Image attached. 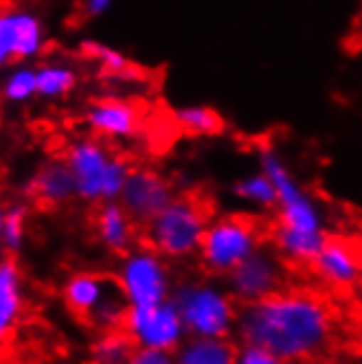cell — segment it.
Returning a JSON list of instances; mask_svg holds the SVG:
<instances>
[{
    "mask_svg": "<svg viewBox=\"0 0 362 364\" xmlns=\"http://www.w3.org/2000/svg\"><path fill=\"white\" fill-rule=\"evenodd\" d=\"M345 301L309 281H297L264 301L238 307L244 345L299 364H325L347 345Z\"/></svg>",
    "mask_w": 362,
    "mask_h": 364,
    "instance_id": "cell-1",
    "label": "cell"
},
{
    "mask_svg": "<svg viewBox=\"0 0 362 364\" xmlns=\"http://www.w3.org/2000/svg\"><path fill=\"white\" fill-rule=\"evenodd\" d=\"M213 211V200L206 198V193H180L165 206L159 218H154L141 230V246L169 259L189 257L198 252Z\"/></svg>",
    "mask_w": 362,
    "mask_h": 364,
    "instance_id": "cell-2",
    "label": "cell"
},
{
    "mask_svg": "<svg viewBox=\"0 0 362 364\" xmlns=\"http://www.w3.org/2000/svg\"><path fill=\"white\" fill-rule=\"evenodd\" d=\"M62 159L75 178L77 200L88 204L115 202L121 198L132 167L123 156L115 154L101 139H80L66 147Z\"/></svg>",
    "mask_w": 362,
    "mask_h": 364,
    "instance_id": "cell-3",
    "label": "cell"
},
{
    "mask_svg": "<svg viewBox=\"0 0 362 364\" xmlns=\"http://www.w3.org/2000/svg\"><path fill=\"white\" fill-rule=\"evenodd\" d=\"M270 230L272 220L248 213H230L209 224L198 248L204 272L228 274L246 257L270 242Z\"/></svg>",
    "mask_w": 362,
    "mask_h": 364,
    "instance_id": "cell-4",
    "label": "cell"
},
{
    "mask_svg": "<svg viewBox=\"0 0 362 364\" xmlns=\"http://www.w3.org/2000/svg\"><path fill=\"white\" fill-rule=\"evenodd\" d=\"M183 325L198 338H222L238 321V303L204 283H180L171 294Z\"/></svg>",
    "mask_w": 362,
    "mask_h": 364,
    "instance_id": "cell-5",
    "label": "cell"
},
{
    "mask_svg": "<svg viewBox=\"0 0 362 364\" xmlns=\"http://www.w3.org/2000/svg\"><path fill=\"white\" fill-rule=\"evenodd\" d=\"M226 279L230 290L228 296L238 303V307L264 301L299 281L277 252L268 255L262 248L246 257L238 268H233Z\"/></svg>",
    "mask_w": 362,
    "mask_h": 364,
    "instance_id": "cell-6",
    "label": "cell"
},
{
    "mask_svg": "<svg viewBox=\"0 0 362 364\" xmlns=\"http://www.w3.org/2000/svg\"><path fill=\"white\" fill-rule=\"evenodd\" d=\"M115 277L132 307H151L167 301V268L161 255L145 246L121 257Z\"/></svg>",
    "mask_w": 362,
    "mask_h": 364,
    "instance_id": "cell-7",
    "label": "cell"
},
{
    "mask_svg": "<svg viewBox=\"0 0 362 364\" xmlns=\"http://www.w3.org/2000/svg\"><path fill=\"white\" fill-rule=\"evenodd\" d=\"M46 46L40 16L24 7H0V70L36 60Z\"/></svg>",
    "mask_w": 362,
    "mask_h": 364,
    "instance_id": "cell-8",
    "label": "cell"
},
{
    "mask_svg": "<svg viewBox=\"0 0 362 364\" xmlns=\"http://www.w3.org/2000/svg\"><path fill=\"white\" fill-rule=\"evenodd\" d=\"M174 198V189L165 176L147 167H132L119 202L130 213V218L141 228H145L154 218L163 213V209Z\"/></svg>",
    "mask_w": 362,
    "mask_h": 364,
    "instance_id": "cell-9",
    "label": "cell"
},
{
    "mask_svg": "<svg viewBox=\"0 0 362 364\" xmlns=\"http://www.w3.org/2000/svg\"><path fill=\"white\" fill-rule=\"evenodd\" d=\"M183 327V318L174 303L165 301L151 307H130L123 329L134 338L139 347L169 351L180 343Z\"/></svg>",
    "mask_w": 362,
    "mask_h": 364,
    "instance_id": "cell-10",
    "label": "cell"
},
{
    "mask_svg": "<svg viewBox=\"0 0 362 364\" xmlns=\"http://www.w3.org/2000/svg\"><path fill=\"white\" fill-rule=\"evenodd\" d=\"M119 281L115 272H95V270H80L66 277L62 285V301L70 314L88 327L95 311L103 305L115 290Z\"/></svg>",
    "mask_w": 362,
    "mask_h": 364,
    "instance_id": "cell-11",
    "label": "cell"
},
{
    "mask_svg": "<svg viewBox=\"0 0 362 364\" xmlns=\"http://www.w3.org/2000/svg\"><path fill=\"white\" fill-rule=\"evenodd\" d=\"M92 230L97 242L115 257H125L141 246V226L130 218L121 202H103L95 206Z\"/></svg>",
    "mask_w": 362,
    "mask_h": 364,
    "instance_id": "cell-12",
    "label": "cell"
},
{
    "mask_svg": "<svg viewBox=\"0 0 362 364\" xmlns=\"http://www.w3.org/2000/svg\"><path fill=\"white\" fill-rule=\"evenodd\" d=\"M22 193L27 202L44 206V209H62L77 200L75 178L64 159H50L42 163L24 182Z\"/></svg>",
    "mask_w": 362,
    "mask_h": 364,
    "instance_id": "cell-13",
    "label": "cell"
},
{
    "mask_svg": "<svg viewBox=\"0 0 362 364\" xmlns=\"http://www.w3.org/2000/svg\"><path fill=\"white\" fill-rule=\"evenodd\" d=\"M86 123L97 139L123 141L139 134L143 119H141V110L132 101L119 97H106L95 101L88 108Z\"/></svg>",
    "mask_w": 362,
    "mask_h": 364,
    "instance_id": "cell-14",
    "label": "cell"
},
{
    "mask_svg": "<svg viewBox=\"0 0 362 364\" xmlns=\"http://www.w3.org/2000/svg\"><path fill=\"white\" fill-rule=\"evenodd\" d=\"M24 311H27V285L22 268L14 257L0 262V349L9 347Z\"/></svg>",
    "mask_w": 362,
    "mask_h": 364,
    "instance_id": "cell-15",
    "label": "cell"
},
{
    "mask_svg": "<svg viewBox=\"0 0 362 364\" xmlns=\"http://www.w3.org/2000/svg\"><path fill=\"white\" fill-rule=\"evenodd\" d=\"M240 349L222 338H196L178 353L176 364H238Z\"/></svg>",
    "mask_w": 362,
    "mask_h": 364,
    "instance_id": "cell-16",
    "label": "cell"
},
{
    "mask_svg": "<svg viewBox=\"0 0 362 364\" xmlns=\"http://www.w3.org/2000/svg\"><path fill=\"white\" fill-rule=\"evenodd\" d=\"M137 347L134 338L125 329L101 331L90 345L88 364H127Z\"/></svg>",
    "mask_w": 362,
    "mask_h": 364,
    "instance_id": "cell-17",
    "label": "cell"
},
{
    "mask_svg": "<svg viewBox=\"0 0 362 364\" xmlns=\"http://www.w3.org/2000/svg\"><path fill=\"white\" fill-rule=\"evenodd\" d=\"M38 75V97L40 99H62L77 86V73L64 62H44L36 66Z\"/></svg>",
    "mask_w": 362,
    "mask_h": 364,
    "instance_id": "cell-18",
    "label": "cell"
},
{
    "mask_svg": "<svg viewBox=\"0 0 362 364\" xmlns=\"http://www.w3.org/2000/svg\"><path fill=\"white\" fill-rule=\"evenodd\" d=\"M82 53L84 58L92 60L99 66V70L106 73L108 77H117V80H134V77H139L137 66L110 44L88 40L82 44Z\"/></svg>",
    "mask_w": 362,
    "mask_h": 364,
    "instance_id": "cell-19",
    "label": "cell"
},
{
    "mask_svg": "<svg viewBox=\"0 0 362 364\" xmlns=\"http://www.w3.org/2000/svg\"><path fill=\"white\" fill-rule=\"evenodd\" d=\"M31 202L18 200L9 202L5 209V224H3V246L9 257L18 255L24 244H27V232H29V215H31Z\"/></svg>",
    "mask_w": 362,
    "mask_h": 364,
    "instance_id": "cell-20",
    "label": "cell"
},
{
    "mask_svg": "<svg viewBox=\"0 0 362 364\" xmlns=\"http://www.w3.org/2000/svg\"><path fill=\"white\" fill-rule=\"evenodd\" d=\"M0 97L9 103H24L38 97V75L36 66L16 64L0 80Z\"/></svg>",
    "mask_w": 362,
    "mask_h": 364,
    "instance_id": "cell-21",
    "label": "cell"
},
{
    "mask_svg": "<svg viewBox=\"0 0 362 364\" xmlns=\"http://www.w3.org/2000/svg\"><path fill=\"white\" fill-rule=\"evenodd\" d=\"M176 127H180L183 132L193 134V136H209V134H218L222 132L224 121L220 119V114L211 108L204 106H189L178 110L174 117Z\"/></svg>",
    "mask_w": 362,
    "mask_h": 364,
    "instance_id": "cell-22",
    "label": "cell"
},
{
    "mask_svg": "<svg viewBox=\"0 0 362 364\" xmlns=\"http://www.w3.org/2000/svg\"><path fill=\"white\" fill-rule=\"evenodd\" d=\"M235 193L240 198L248 200V202L266 206V209H272V206H277V202H279L277 189H275L272 180L266 173L250 176V178L238 182V185H235Z\"/></svg>",
    "mask_w": 362,
    "mask_h": 364,
    "instance_id": "cell-23",
    "label": "cell"
},
{
    "mask_svg": "<svg viewBox=\"0 0 362 364\" xmlns=\"http://www.w3.org/2000/svg\"><path fill=\"white\" fill-rule=\"evenodd\" d=\"M238 364H299V362H290V360H283L275 353H268L264 349H257V347H244L240 349L238 355Z\"/></svg>",
    "mask_w": 362,
    "mask_h": 364,
    "instance_id": "cell-24",
    "label": "cell"
},
{
    "mask_svg": "<svg viewBox=\"0 0 362 364\" xmlns=\"http://www.w3.org/2000/svg\"><path fill=\"white\" fill-rule=\"evenodd\" d=\"M127 364H176L169 355V351L149 349V347H137Z\"/></svg>",
    "mask_w": 362,
    "mask_h": 364,
    "instance_id": "cell-25",
    "label": "cell"
},
{
    "mask_svg": "<svg viewBox=\"0 0 362 364\" xmlns=\"http://www.w3.org/2000/svg\"><path fill=\"white\" fill-rule=\"evenodd\" d=\"M115 0H82L84 5V14L90 16V18H97V16H103L110 7H112Z\"/></svg>",
    "mask_w": 362,
    "mask_h": 364,
    "instance_id": "cell-26",
    "label": "cell"
},
{
    "mask_svg": "<svg viewBox=\"0 0 362 364\" xmlns=\"http://www.w3.org/2000/svg\"><path fill=\"white\" fill-rule=\"evenodd\" d=\"M0 364H33V362L22 358L18 351H11L9 347H3L0 349Z\"/></svg>",
    "mask_w": 362,
    "mask_h": 364,
    "instance_id": "cell-27",
    "label": "cell"
},
{
    "mask_svg": "<svg viewBox=\"0 0 362 364\" xmlns=\"http://www.w3.org/2000/svg\"><path fill=\"white\" fill-rule=\"evenodd\" d=\"M5 209H7V204L0 202V237H3V224H5ZM3 242V240H0Z\"/></svg>",
    "mask_w": 362,
    "mask_h": 364,
    "instance_id": "cell-28",
    "label": "cell"
},
{
    "mask_svg": "<svg viewBox=\"0 0 362 364\" xmlns=\"http://www.w3.org/2000/svg\"><path fill=\"white\" fill-rule=\"evenodd\" d=\"M5 257H7V252H5V246H3V242H0V262H3Z\"/></svg>",
    "mask_w": 362,
    "mask_h": 364,
    "instance_id": "cell-29",
    "label": "cell"
},
{
    "mask_svg": "<svg viewBox=\"0 0 362 364\" xmlns=\"http://www.w3.org/2000/svg\"><path fill=\"white\" fill-rule=\"evenodd\" d=\"M360 288H362V285H360Z\"/></svg>",
    "mask_w": 362,
    "mask_h": 364,
    "instance_id": "cell-30",
    "label": "cell"
}]
</instances>
